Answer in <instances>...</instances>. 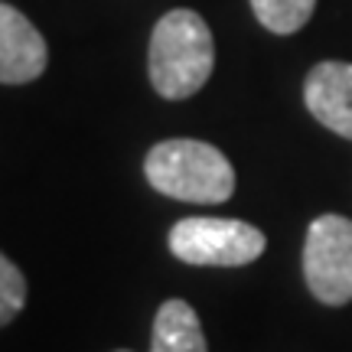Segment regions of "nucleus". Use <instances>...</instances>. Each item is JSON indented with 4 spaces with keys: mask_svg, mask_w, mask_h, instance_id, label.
I'll list each match as a JSON object with an SVG mask.
<instances>
[{
    "mask_svg": "<svg viewBox=\"0 0 352 352\" xmlns=\"http://www.w3.org/2000/svg\"><path fill=\"white\" fill-rule=\"evenodd\" d=\"M303 277L320 303L342 307L352 300V219L316 215L303 241Z\"/></svg>",
    "mask_w": 352,
    "mask_h": 352,
    "instance_id": "20e7f679",
    "label": "nucleus"
},
{
    "mask_svg": "<svg viewBox=\"0 0 352 352\" xmlns=\"http://www.w3.org/2000/svg\"><path fill=\"white\" fill-rule=\"evenodd\" d=\"M267 248L261 228L241 219L192 215L170 228V252L196 267H241L258 261Z\"/></svg>",
    "mask_w": 352,
    "mask_h": 352,
    "instance_id": "7ed1b4c3",
    "label": "nucleus"
},
{
    "mask_svg": "<svg viewBox=\"0 0 352 352\" xmlns=\"http://www.w3.org/2000/svg\"><path fill=\"white\" fill-rule=\"evenodd\" d=\"M151 85L166 101L192 98L215 69L212 33L196 10L164 13L151 36Z\"/></svg>",
    "mask_w": 352,
    "mask_h": 352,
    "instance_id": "f257e3e1",
    "label": "nucleus"
},
{
    "mask_svg": "<svg viewBox=\"0 0 352 352\" xmlns=\"http://www.w3.org/2000/svg\"><path fill=\"white\" fill-rule=\"evenodd\" d=\"M144 173L157 192L179 202L219 206L232 199L235 192V170L228 164V157L206 140H160L147 153Z\"/></svg>",
    "mask_w": 352,
    "mask_h": 352,
    "instance_id": "f03ea898",
    "label": "nucleus"
},
{
    "mask_svg": "<svg viewBox=\"0 0 352 352\" xmlns=\"http://www.w3.org/2000/svg\"><path fill=\"white\" fill-rule=\"evenodd\" d=\"M118 352H131V349H118Z\"/></svg>",
    "mask_w": 352,
    "mask_h": 352,
    "instance_id": "9d476101",
    "label": "nucleus"
},
{
    "mask_svg": "<svg viewBox=\"0 0 352 352\" xmlns=\"http://www.w3.org/2000/svg\"><path fill=\"white\" fill-rule=\"evenodd\" d=\"M252 10L264 30H271L277 36H290L310 23L316 0H252Z\"/></svg>",
    "mask_w": 352,
    "mask_h": 352,
    "instance_id": "6e6552de",
    "label": "nucleus"
},
{
    "mask_svg": "<svg viewBox=\"0 0 352 352\" xmlns=\"http://www.w3.org/2000/svg\"><path fill=\"white\" fill-rule=\"evenodd\" d=\"M303 101L320 124L352 140V63L327 59L314 65L303 82Z\"/></svg>",
    "mask_w": 352,
    "mask_h": 352,
    "instance_id": "423d86ee",
    "label": "nucleus"
},
{
    "mask_svg": "<svg viewBox=\"0 0 352 352\" xmlns=\"http://www.w3.org/2000/svg\"><path fill=\"white\" fill-rule=\"evenodd\" d=\"M46 39L23 13L0 3V82L3 85H26L46 72Z\"/></svg>",
    "mask_w": 352,
    "mask_h": 352,
    "instance_id": "39448f33",
    "label": "nucleus"
},
{
    "mask_svg": "<svg viewBox=\"0 0 352 352\" xmlns=\"http://www.w3.org/2000/svg\"><path fill=\"white\" fill-rule=\"evenodd\" d=\"M151 352H209L199 316L186 300H166L157 310Z\"/></svg>",
    "mask_w": 352,
    "mask_h": 352,
    "instance_id": "0eeeda50",
    "label": "nucleus"
},
{
    "mask_svg": "<svg viewBox=\"0 0 352 352\" xmlns=\"http://www.w3.org/2000/svg\"><path fill=\"white\" fill-rule=\"evenodd\" d=\"M26 307V277L16 264L0 252V327L16 320Z\"/></svg>",
    "mask_w": 352,
    "mask_h": 352,
    "instance_id": "1a4fd4ad",
    "label": "nucleus"
}]
</instances>
